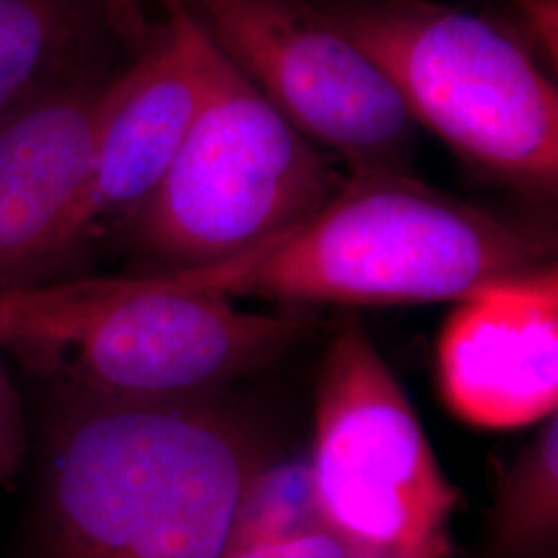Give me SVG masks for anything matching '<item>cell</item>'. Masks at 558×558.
<instances>
[{
  "instance_id": "6da1fadb",
  "label": "cell",
  "mask_w": 558,
  "mask_h": 558,
  "mask_svg": "<svg viewBox=\"0 0 558 558\" xmlns=\"http://www.w3.org/2000/svg\"><path fill=\"white\" fill-rule=\"evenodd\" d=\"M2 558H223L265 453L205 398L117 401L46 385Z\"/></svg>"
},
{
  "instance_id": "7c38bea8",
  "label": "cell",
  "mask_w": 558,
  "mask_h": 558,
  "mask_svg": "<svg viewBox=\"0 0 558 558\" xmlns=\"http://www.w3.org/2000/svg\"><path fill=\"white\" fill-rule=\"evenodd\" d=\"M558 418L544 428L519 456L500 484L495 534L511 555H534L557 536Z\"/></svg>"
},
{
  "instance_id": "5bb4252c",
  "label": "cell",
  "mask_w": 558,
  "mask_h": 558,
  "mask_svg": "<svg viewBox=\"0 0 558 558\" xmlns=\"http://www.w3.org/2000/svg\"><path fill=\"white\" fill-rule=\"evenodd\" d=\"M29 449V420L0 352V488H15Z\"/></svg>"
},
{
  "instance_id": "3957f363",
  "label": "cell",
  "mask_w": 558,
  "mask_h": 558,
  "mask_svg": "<svg viewBox=\"0 0 558 558\" xmlns=\"http://www.w3.org/2000/svg\"><path fill=\"white\" fill-rule=\"evenodd\" d=\"M306 325L300 306L242 311L182 271L0 292V352L44 385L117 401L205 398L278 359Z\"/></svg>"
},
{
  "instance_id": "5b68a950",
  "label": "cell",
  "mask_w": 558,
  "mask_h": 558,
  "mask_svg": "<svg viewBox=\"0 0 558 558\" xmlns=\"http://www.w3.org/2000/svg\"><path fill=\"white\" fill-rule=\"evenodd\" d=\"M327 13L414 124L497 179L530 193L557 189V87L509 32L428 0H352Z\"/></svg>"
},
{
  "instance_id": "ba28073f",
  "label": "cell",
  "mask_w": 558,
  "mask_h": 558,
  "mask_svg": "<svg viewBox=\"0 0 558 558\" xmlns=\"http://www.w3.org/2000/svg\"><path fill=\"white\" fill-rule=\"evenodd\" d=\"M166 2L168 32L122 71L119 100L101 129L50 283L80 278L96 244L131 228L170 170L205 98L214 44L180 0Z\"/></svg>"
},
{
  "instance_id": "30bf717a",
  "label": "cell",
  "mask_w": 558,
  "mask_h": 558,
  "mask_svg": "<svg viewBox=\"0 0 558 558\" xmlns=\"http://www.w3.org/2000/svg\"><path fill=\"white\" fill-rule=\"evenodd\" d=\"M442 401L493 430L544 422L558 408V269L497 279L458 308L437 341Z\"/></svg>"
},
{
  "instance_id": "2e32d148",
  "label": "cell",
  "mask_w": 558,
  "mask_h": 558,
  "mask_svg": "<svg viewBox=\"0 0 558 558\" xmlns=\"http://www.w3.org/2000/svg\"><path fill=\"white\" fill-rule=\"evenodd\" d=\"M530 25L534 27V34L538 40L550 48L553 52L557 50V0H515Z\"/></svg>"
},
{
  "instance_id": "7a4b0ae2",
  "label": "cell",
  "mask_w": 558,
  "mask_h": 558,
  "mask_svg": "<svg viewBox=\"0 0 558 558\" xmlns=\"http://www.w3.org/2000/svg\"><path fill=\"white\" fill-rule=\"evenodd\" d=\"M548 240L453 199L398 168L352 170L292 234L197 267L201 290L308 304L461 302L548 265Z\"/></svg>"
},
{
  "instance_id": "277c9868",
  "label": "cell",
  "mask_w": 558,
  "mask_h": 558,
  "mask_svg": "<svg viewBox=\"0 0 558 558\" xmlns=\"http://www.w3.org/2000/svg\"><path fill=\"white\" fill-rule=\"evenodd\" d=\"M341 182L319 147L214 46L197 117L124 236L137 274L216 265L292 234Z\"/></svg>"
},
{
  "instance_id": "52a82bcc",
  "label": "cell",
  "mask_w": 558,
  "mask_h": 558,
  "mask_svg": "<svg viewBox=\"0 0 558 558\" xmlns=\"http://www.w3.org/2000/svg\"><path fill=\"white\" fill-rule=\"evenodd\" d=\"M180 2L306 140L350 170H401L414 122L379 66L327 11L306 0Z\"/></svg>"
},
{
  "instance_id": "9c48e42d",
  "label": "cell",
  "mask_w": 558,
  "mask_h": 558,
  "mask_svg": "<svg viewBox=\"0 0 558 558\" xmlns=\"http://www.w3.org/2000/svg\"><path fill=\"white\" fill-rule=\"evenodd\" d=\"M122 73H85L0 119V292L48 286Z\"/></svg>"
},
{
  "instance_id": "8992f818",
  "label": "cell",
  "mask_w": 558,
  "mask_h": 558,
  "mask_svg": "<svg viewBox=\"0 0 558 558\" xmlns=\"http://www.w3.org/2000/svg\"><path fill=\"white\" fill-rule=\"evenodd\" d=\"M311 488L352 558H449L458 488L359 319L339 323L320 368Z\"/></svg>"
},
{
  "instance_id": "4fadbf2b",
  "label": "cell",
  "mask_w": 558,
  "mask_h": 558,
  "mask_svg": "<svg viewBox=\"0 0 558 558\" xmlns=\"http://www.w3.org/2000/svg\"><path fill=\"white\" fill-rule=\"evenodd\" d=\"M223 558H352L325 523L260 538L230 539Z\"/></svg>"
},
{
  "instance_id": "9a60e30c",
  "label": "cell",
  "mask_w": 558,
  "mask_h": 558,
  "mask_svg": "<svg viewBox=\"0 0 558 558\" xmlns=\"http://www.w3.org/2000/svg\"><path fill=\"white\" fill-rule=\"evenodd\" d=\"M108 21L122 38L140 41L145 38V15L141 0H106Z\"/></svg>"
},
{
  "instance_id": "8fae6325",
  "label": "cell",
  "mask_w": 558,
  "mask_h": 558,
  "mask_svg": "<svg viewBox=\"0 0 558 558\" xmlns=\"http://www.w3.org/2000/svg\"><path fill=\"white\" fill-rule=\"evenodd\" d=\"M98 20L92 0H0V119L92 73Z\"/></svg>"
}]
</instances>
